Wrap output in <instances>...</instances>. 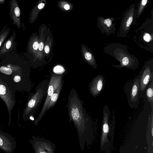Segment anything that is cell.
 Listing matches in <instances>:
<instances>
[{
  "instance_id": "cell-27",
  "label": "cell",
  "mask_w": 153,
  "mask_h": 153,
  "mask_svg": "<svg viewBox=\"0 0 153 153\" xmlns=\"http://www.w3.org/2000/svg\"><path fill=\"white\" fill-rule=\"evenodd\" d=\"M40 153H46L45 152H40Z\"/></svg>"
},
{
  "instance_id": "cell-19",
  "label": "cell",
  "mask_w": 153,
  "mask_h": 153,
  "mask_svg": "<svg viewBox=\"0 0 153 153\" xmlns=\"http://www.w3.org/2000/svg\"><path fill=\"white\" fill-rule=\"evenodd\" d=\"M64 68L61 66H57L53 69V71L56 73L60 74L63 72Z\"/></svg>"
},
{
  "instance_id": "cell-18",
  "label": "cell",
  "mask_w": 153,
  "mask_h": 153,
  "mask_svg": "<svg viewBox=\"0 0 153 153\" xmlns=\"http://www.w3.org/2000/svg\"><path fill=\"white\" fill-rule=\"evenodd\" d=\"M149 1V0H142L140 1L135 11L136 19H137L141 16Z\"/></svg>"
},
{
  "instance_id": "cell-12",
  "label": "cell",
  "mask_w": 153,
  "mask_h": 153,
  "mask_svg": "<svg viewBox=\"0 0 153 153\" xmlns=\"http://www.w3.org/2000/svg\"><path fill=\"white\" fill-rule=\"evenodd\" d=\"M16 36V34L14 29L12 34L4 41L0 48V59L17 51V43L15 40Z\"/></svg>"
},
{
  "instance_id": "cell-9",
  "label": "cell",
  "mask_w": 153,
  "mask_h": 153,
  "mask_svg": "<svg viewBox=\"0 0 153 153\" xmlns=\"http://www.w3.org/2000/svg\"><path fill=\"white\" fill-rule=\"evenodd\" d=\"M138 76L140 78V91H143L153 78V58L145 63Z\"/></svg>"
},
{
  "instance_id": "cell-25",
  "label": "cell",
  "mask_w": 153,
  "mask_h": 153,
  "mask_svg": "<svg viewBox=\"0 0 153 153\" xmlns=\"http://www.w3.org/2000/svg\"><path fill=\"white\" fill-rule=\"evenodd\" d=\"M5 0H0V4H4L5 1Z\"/></svg>"
},
{
  "instance_id": "cell-7",
  "label": "cell",
  "mask_w": 153,
  "mask_h": 153,
  "mask_svg": "<svg viewBox=\"0 0 153 153\" xmlns=\"http://www.w3.org/2000/svg\"><path fill=\"white\" fill-rule=\"evenodd\" d=\"M136 8L134 4L130 5L124 13L121 21L117 37H125L127 36L131 27L135 23Z\"/></svg>"
},
{
  "instance_id": "cell-23",
  "label": "cell",
  "mask_w": 153,
  "mask_h": 153,
  "mask_svg": "<svg viewBox=\"0 0 153 153\" xmlns=\"http://www.w3.org/2000/svg\"><path fill=\"white\" fill-rule=\"evenodd\" d=\"M45 5V4L44 3H40L38 5V8L40 10L41 9L44 7Z\"/></svg>"
},
{
  "instance_id": "cell-24",
  "label": "cell",
  "mask_w": 153,
  "mask_h": 153,
  "mask_svg": "<svg viewBox=\"0 0 153 153\" xmlns=\"http://www.w3.org/2000/svg\"><path fill=\"white\" fill-rule=\"evenodd\" d=\"M64 8L66 10H68L70 8L68 4H65L64 7Z\"/></svg>"
},
{
  "instance_id": "cell-17",
  "label": "cell",
  "mask_w": 153,
  "mask_h": 153,
  "mask_svg": "<svg viewBox=\"0 0 153 153\" xmlns=\"http://www.w3.org/2000/svg\"><path fill=\"white\" fill-rule=\"evenodd\" d=\"M7 24L2 28L0 32V48L4 41L7 39L10 31V27H7Z\"/></svg>"
},
{
  "instance_id": "cell-3",
  "label": "cell",
  "mask_w": 153,
  "mask_h": 153,
  "mask_svg": "<svg viewBox=\"0 0 153 153\" xmlns=\"http://www.w3.org/2000/svg\"><path fill=\"white\" fill-rule=\"evenodd\" d=\"M49 81L47 79L42 80L36 88L34 93L29 96L26 106L24 109L22 117L25 120L34 115L47 95Z\"/></svg>"
},
{
  "instance_id": "cell-13",
  "label": "cell",
  "mask_w": 153,
  "mask_h": 153,
  "mask_svg": "<svg viewBox=\"0 0 153 153\" xmlns=\"http://www.w3.org/2000/svg\"><path fill=\"white\" fill-rule=\"evenodd\" d=\"M10 10L9 15L14 25H15L18 29L21 27L20 21L21 10L16 0H11L9 2Z\"/></svg>"
},
{
  "instance_id": "cell-1",
  "label": "cell",
  "mask_w": 153,
  "mask_h": 153,
  "mask_svg": "<svg viewBox=\"0 0 153 153\" xmlns=\"http://www.w3.org/2000/svg\"><path fill=\"white\" fill-rule=\"evenodd\" d=\"M30 66L22 55L13 52L1 58L0 79L16 91L29 92L33 86Z\"/></svg>"
},
{
  "instance_id": "cell-5",
  "label": "cell",
  "mask_w": 153,
  "mask_h": 153,
  "mask_svg": "<svg viewBox=\"0 0 153 153\" xmlns=\"http://www.w3.org/2000/svg\"><path fill=\"white\" fill-rule=\"evenodd\" d=\"M124 91L129 107L132 109L137 108L140 100L139 96L140 91L139 77L137 76L126 83L124 87Z\"/></svg>"
},
{
  "instance_id": "cell-15",
  "label": "cell",
  "mask_w": 153,
  "mask_h": 153,
  "mask_svg": "<svg viewBox=\"0 0 153 153\" xmlns=\"http://www.w3.org/2000/svg\"><path fill=\"white\" fill-rule=\"evenodd\" d=\"M63 83V80L62 79L61 83L55 90L53 94L51 97L46 108V112L55 105L59 98L62 90Z\"/></svg>"
},
{
  "instance_id": "cell-4",
  "label": "cell",
  "mask_w": 153,
  "mask_h": 153,
  "mask_svg": "<svg viewBox=\"0 0 153 153\" xmlns=\"http://www.w3.org/2000/svg\"><path fill=\"white\" fill-rule=\"evenodd\" d=\"M153 10L152 15L135 30L134 40L139 47L153 53Z\"/></svg>"
},
{
  "instance_id": "cell-20",
  "label": "cell",
  "mask_w": 153,
  "mask_h": 153,
  "mask_svg": "<svg viewBox=\"0 0 153 153\" xmlns=\"http://www.w3.org/2000/svg\"><path fill=\"white\" fill-rule=\"evenodd\" d=\"M39 45V44L37 42H34L32 45L33 48L34 50H37L38 48Z\"/></svg>"
},
{
  "instance_id": "cell-22",
  "label": "cell",
  "mask_w": 153,
  "mask_h": 153,
  "mask_svg": "<svg viewBox=\"0 0 153 153\" xmlns=\"http://www.w3.org/2000/svg\"><path fill=\"white\" fill-rule=\"evenodd\" d=\"M44 51L46 53H48L50 51V48L48 46L46 45L44 48Z\"/></svg>"
},
{
  "instance_id": "cell-14",
  "label": "cell",
  "mask_w": 153,
  "mask_h": 153,
  "mask_svg": "<svg viewBox=\"0 0 153 153\" xmlns=\"http://www.w3.org/2000/svg\"><path fill=\"white\" fill-rule=\"evenodd\" d=\"M105 79L102 74H99L94 78L89 84V91L94 97L98 96L104 88Z\"/></svg>"
},
{
  "instance_id": "cell-26",
  "label": "cell",
  "mask_w": 153,
  "mask_h": 153,
  "mask_svg": "<svg viewBox=\"0 0 153 153\" xmlns=\"http://www.w3.org/2000/svg\"><path fill=\"white\" fill-rule=\"evenodd\" d=\"M153 128H152V136H153Z\"/></svg>"
},
{
  "instance_id": "cell-8",
  "label": "cell",
  "mask_w": 153,
  "mask_h": 153,
  "mask_svg": "<svg viewBox=\"0 0 153 153\" xmlns=\"http://www.w3.org/2000/svg\"><path fill=\"white\" fill-rule=\"evenodd\" d=\"M62 74H53L51 75L49 81L47 97L42 109L36 120V123H37L39 121L45 114L47 104L54 91L61 83L62 79Z\"/></svg>"
},
{
  "instance_id": "cell-2",
  "label": "cell",
  "mask_w": 153,
  "mask_h": 153,
  "mask_svg": "<svg viewBox=\"0 0 153 153\" xmlns=\"http://www.w3.org/2000/svg\"><path fill=\"white\" fill-rule=\"evenodd\" d=\"M128 48L127 45L114 42L105 45L103 51L119 62V65H111L115 68H126L134 71L138 68L139 61L136 57L128 52Z\"/></svg>"
},
{
  "instance_id": "cell-21",
  "label": "cell",
  "mask_w": 153,
  "mask_h": 153,
  "mask_svg": "<svg viewBox=\"0 0 153 153\" xmlns=\"http://www.w3.org/2000/svg\"><path fill=\"white\" fill-rule=\"evenodd\" d=\"M44 45L43 42H41L39 44L38 49L40 51H42L43 50L44 48Z\"/></svg>"
},
{
  "instance_id": "cell-6",
  "label": "cell",
  "mask_w": 153,
  "mask_h": 153,
  "mask_svg": "<svg viewBox=\"0 0 153 153\" xmlns=\"http://www.w3.org/2000/svg\"><path fill=\"white\" fill-rule=\"evenodd\" d=\"M16 92L6 82L0 79V98L6 104L8 111L9 117L8 126L10 124L12 111L16 102Z\"/></svg>"
},
{
  "instance_id": "cell-16",
  "label": "cell",
  "mask_w": 153,
  "mask_h": 153,
  "mask_svg": "<svg viewBox=\"0 0 153 153\" xmlns=\"http://www.w3.org/2000/svg\"><path fill=\"white\" fill-rule=\"evenodd\" d=\"M146 93L147 100L151 105L152 110L153 111V78L146 89Z\"/></svg>"
},
{
  "instance_id": "cell-11",
  "label": "cell",
  "mask_w": 153,
  "mask_h": 153,
  "mask_svg": "<svg viewBox=\"0 0 153 153\" xmlns=\"http://www.w3.org/2000/svg\"><path fill=\"white\" fill-rule=\"evenodd\" d=\"M115 20L114 17L105 18L100 16L97 19V26L102 34L107 36L114 34L116 31V23H113Z\"/></svg>"
},
{
  "instance_id": "cell-10",
  "label": "cell",
  "mask_w": 153,
  "mask_h": 153,
  "mask_svg": "<svg viewBox=\"0 0 153 153\" xmlns=\"http://www.w3.org/2000/svg\"><path fill=\"white\" fill-rule=\"evenodd\" d=\"M15 139L0 129V149L6 153H12L16 147Z\"/></svg>"
}]
</instances>
